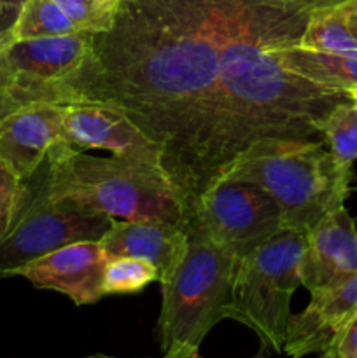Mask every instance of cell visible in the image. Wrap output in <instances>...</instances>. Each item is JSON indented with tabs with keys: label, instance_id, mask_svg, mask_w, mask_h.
I'll return each mask as SVG.
<instances>
[{
	"label": "cell",
	"instance_id": "obj_1",
	"mask_svg": "<svg viewBox=\"0 0 357 358\" xmlns=\"http://www.w3.org/2000/svg\"><path fill=\"white\" fill-rule=\"evenodd\" d=\"M258 0H119L94 34L59 103L98 101L125 112L161 150L184 212L209 192L216 91L224 51Z\"/></svg>",
	"mask_w": 357,
	"mask_h": 358
},
{
	"label": "cell",
	"instance_id": "obj_2",
	"mask_svg": "<svg viewBox=\"0 0 357 358\" xmlns=\"http://www.w3.org/2000/svg\"><path fill=\"white\" fill-rule=\"evenodd\" d=\"M338 0H258L224 51L216 91L209 191L259 140H318L317 126L349 94L290 72L282 51L298 44L314 10Z\"/></svg>",
	"mask_w": 357,
	"mask_h": 358
},
{
	"label": "cell",
	"instance_id": "obj_3",
	"mask_svg": "<svg viewBox=\"0 0 357 358\" xmlns=\"http://www.w3.org/2000/svg\"><path fill=\"white\" fill-rule=\"evenodd\" d=\"M224 180L259 185L279 205L284 229L308 233L322 217L345 205L352 170L336 163L324 140L268 138L252 143Z\"/></svg>",
	"mask_w": 357,
	"mask_h": 358
},
{
	"label": "cell",
	"instance_id": "obj_4",
	"mask_svg": "<svg viewBox=\"0 0 357 358\" xmlns=\"http://www.w3.org/2000/svg\"><path fill=\"white\" fill-rule=\"evenodd\" d=\"M48 166L55 199H66L112 219L184 224L182 205L163 170L114 156H91L66 142L49 150Z\"/></svg>",
	"mask_w": 357,
	"mask_h": 358
},
{
	"label": "cell",
	"instance_id": "obj_5",
	"mask_svg": "<svg viewBox=\"0 0 357 358\" xmlns=\"http://www.w3.org/2000/svg\"><path fill=\"white\" fill-rule=\"evenodd\" d=\"M188 247L177 268L161 283V313L158 336L161 350L174 345L198 348L205 336L230 318L237 255L220 247L189 217L182 224Z\"/></svg>",
	"mask_w": 357,
	"mask_h": 358
},
{
	"label": "cell",
	"instance_id": "obj_6",
	"mask_svg": "<svg viewBox=\"0 0 357 358\" xmlns=\"http://www.w3.org/2000/svg\"><path fill=\"white\" fill-rule=\"evenodd\" d=\"M304 247L307 233L284 229L238 259L234 269L230 318L254 331L261 345L276 353H284Z\"/></svg>",
	"mask_w": 357,
	"mask_h": 358
},
{
	"label": "cell",
	"instance_id": "obj_7",
	"mask_svg": "<svg viewBox=\"0 0 357 358\" xmlns=\"http://www.w3.org/2000/svg\"><path fill=\"white\" fill-rule=\"evenodd\" d=\"M112 217L55 199L49 189L48 157L21 182V194L9 231L0 241V278L49 252L76 241H100Z\"/></svg>",
	"mask_w": 357,
	"mask_h": 358
},
{
	"label": "cell",
	"instance_id": "obj_8",
	"mask_svg": "<svg viewBox=\"0 0 357 358\" xmlns=\"http://www.w3.org/2000/svg\"><path fill=\"white\" fill-rule=\"evenodd\" d=\"M94 34L76 31L56 37L10 42L0 49L6 91L16 103L52 101L90 58Z\"/></svg>",
	"mask_w": 357,
	"mask_h": 358
},
{
	"label": "cell",
	"instance_id": "obj_9",
	"mask_svg": "<svg viewBox=\"0 0 357 358\" xmlns=\"http://www.w3.org/2000/svg\"><path fill=\"white\" fill-rule=\"evenodd\" d=\"M191 217L237 259L245 257L284 231L282 212L275 199L248 182L217 184L200 199Z\"/></svg>",
	"mask_w": 357,
	"mask_h": 358
},
{
	"label": "cell",
	"instance_id": "obj_10",
	"mask_svg": "<svg viewBox=\"0 0 357 358\" xmlns=\"http://www.w3.org/2000/svg\"><path fill=\"white\" fill-rule=\"evenodd\" d=\"M63 142L80 150L102 149L111 156L163 170L161 150L128 115L108 103H62ZM167 173V171H164Z\"/></svg>",
	"mask_w": 357,
	"mask_h": 358
},
{
	"label": "cell",
	"instance_id": "obj_11",
	"mask_svg": "<svg viewBox=\"0 0 357 358\" xmlns=\"http://www.w3.org/2000/svg\"><path fill=\"white\" fill-rule=\"evenodd\" d=\"M107 259L100 241H76L21 266L13 276L28 280L35 289L63 294L76 306H84L104 297L102 280Z\"/></svg>",
	"mask_w": 357,
	"mask_h": 358
},
{
	"label": "cell",
	"instance_id": "obj_12",
	"mask_svg": "<svg viewBox=\"0 0 357 358\" xmlns=\"http://www.w3.org/2000/svg\"><path fill=\"white\" fill-rule=\"evenodd\" d=\"M58 142L62 103L31 101L0 119V163L20 182L34 175Z\"/></svg>",
	"mask_w": 357,
	"mask_h": 358
},
{
	"label": "cell",
	"instance_id": "obj_13",
	"mask_svg": "<svg viewBox=\"0 0 357 358\" xmlns=\"http://www.w3.org/2000/svg\"><path fill=\"white\" fill-rule=\"evenodd\" d=\"M310 304L290 315L284 353L303 358L332 348L357 317V273L328 289L310 292Z\"/></svg>",
	"mask_w": 357,
	"mask_h": 358
},
{
	"label": "cell",
	"instance_id": "obj_14",
	"mask_svg": "<svg viewBox=\"0 0 357 358\" xmlns=\"http://www.w3.org/2000/svg\"><path fill=\"white\" fill-rule=\"evenodd\" d=\"M357 273V227L345 205L322 217L307 233L300 264L301 285L328 289Z\"/></svg>",
	"mask_w": 357,
	"mask_h": 358
},
{
	"label": "cell",
	"instance_id": "obj_15",
	"mask_svg": "<svg viewBox=\"0 0 357 358\" xmlns=\"http://www.w3.org/2000/svg\"><path fill=\"white\" fill-rule=\"evenodd\" d=\"M107 257H133L150 262L163 283L174 273L188 247L184 227L160 219H112L100 238Z\"/></svg>",
	"mask_w": 357,
	"mask_h": 358
},
{
	"label": "cell",
	"instance_id": "obj_16",
	"mask_svg": "<svg viewBox=\"0 0 357 358\" xmlns=\"http://www.w3.org/2000/svg\"><path fill=\"white\" fill-rule=\"evenodd\" d=\"M296 45L318 52H357V0H338L314 10Z\"/></svg>",
	"mask_w": 357,
	"mask_h": 358
},
{
	"label": "cell",
	"instance_id": "obj_17",
	"mask_svg": "<svg viewBox=\"0 0 357 358\" xmlns=\"http://www.w3.org/2000/svg\"><path fill=\"white\" fill-rule=\"evenodd\" d=\"M282 62L296 76L336 93L349 94L357 86V52H318L289 45Z\"/></svg>",
	"mask_w": 357,
	"mask_h": 358
},
{
	"label": "cell",
	"instance_id": "obj_18",
	"mask_svg": "<svg viewBox=\"0 0 357 358\" xmlns=\"http://www.w3.org/2000/svg\"><path fill=\"white\" fill-rule=\"evenodd\" d=\"M317 131L336 163L352 170L354 161H357V100L346 98L335 105L317 126Z\"/></svg>",
	"mask_w": 357,
	"mask_h": 358
},
{
	"label": "cell",
	"instance_id": "obj_19",
	"mask_svg": "<svg viewBox=\"0 0 357 358\" xmlns=\"http://www.w3.org/2000/svg\"><path fill=\"white\" fill-rule=\"evenodd\" d=\"M76 31L80 30L56 6L55 0H28L14 24L9 44L30 38L69 35Z\"/></svg>",
	"mask_w": 357,
	"mask_h": 358
},
{
	"label": "cell",
	"instance_id": "obj_20",
	"mask_svg": "<svg viewBox=\"0 0 357 358\" xmlns=\"http://www.w3.org/2000/svg\"><path fill=\"white\" fill-rule=\"evenodd\" d=\"M160 282V273L150 262L133 257H108L104 268V296L136 294L149 283Z\"/></svg>",
	"mask_w": 357,
	"mask_h": 358
},
{
	"label": "cell",
	"instance_id": "obj_21",
	"mask_svg": "<svg viewBox=\"0 0 357 358\" xmlns=\"http://www.w3.org/2000/svg\"><path fill=\"white\" fill-rule=\"evenodd\" d=\"M80 31L102 34L114 23L119 0H55Z\"/></svg>",
	"mask_w": 357,
	"mask_h": 358
},
{
	"label": "cell",
	"instance_id": "obj_22",
	"mask_svg": "<svg viewBox=\"0 0 357 358\" xmlns=\"http://www.w3.org/2000/svg\"><path fill=\"white\" fill-rule=\"evenodd\" d=\"M21 194V182L0 163V241L9 231Z\"/></svg>",
	"mask_w": 357,
	"mask_h": 358
},
{
	"label": "cell",
	"instance_id": "obj_23",
	"mask_svg": "<svg viewBox=\"0 0 357 358\" xmlns=\"http://www.w3.org/2000/svg\"><path fill=\"white\" fill-rule=\"evenodd\" d=\"M27 2L28 0H0V49L9 44L14 24Z\"/></svg>",
	"mask_w": 357,
	"mask_h": 358
},
{
	"label": "cell",
	"instance_id": "obj_24",
	"mask_svg": "<svg viewBox=\"0 0 357 358\" xmlns=\"http://www.w3.org/2000/svg\"><path fill=\"white\" fill-rule=\"evenodd\" d=\"M336 358H357V317L350 322L332 348Z\"/></svg>",
	"mask_w": 357,
	"mask_h": 358
},
{
	"label": "cell",
	"instance_id": "obj_25",
	"mask_svg": "<svg viewBox=\"0 0 357 358\" xmlns=\"http://www.w3.org/2000/svg\"><path fill=\"white\" fill-rule=\"evenodd\" d=\"M163 358H202L198 348L191 345H174L164 352Z\"/></svg>",
	"mask_w": 357,
	"mask_h": 358
},
{
	"label": "cell",
	"instance_id": "obj_26",
	"mask_svg": "<svg viewBox=\"0 0 357 358\" xmlns=\"http://www.w3.org/2000/svg\"><path fill=\"white\" fill-rule=\"evenodd\" d=\"M18 107H21V105L16 103V101H14L9 94L4 93V91L0 90V119H2L4 115L9 114V112H13L14 108H18Z\"/></svg>",
	"mask_w": 357,
	"mask_h": 358
},
{
	"label": "cell",
	"instance_id": "obj_27",
	"mask_svg": "<svg viewBox=\"0 0 357 358\" xmlns=\"http://www.w3.org/2000/svg\"><path fill=\"white\" fill-rule=\"evenodd\" d=\"M318 358H336L335 353H332V350H326V352L321 353V357Z\"/></svg>",
	"mask_w": 357,
	"mask_h": 358
},
{
	"label": "cell",
	"instance_id": "obj_28",
	"mask_svg": "<svg viewBox=\"0 0 357 358\" xmlns=\"http://www.w3.org/2000/svg\"><path fill=\"white\" fill-rule=\"evenodd\" d=\"M265 346H262V348L261 350H259V352L258 353H255V355L254 357H252V358H268V357H266V353H265Z\"/></svg>",
	"mask_w": 357,
	"mask_h": 358
},
{
	"label": "cell",
	"instance_id": "obj_29",
	"mask_svg": "<svg viewBox=\"0 0 357 358\" xmlns=\"http://www.w3.org/2000/svg\"><path fill=\"white\" fill-rule=\"evenodd\" d=\"M0 90L4 91V93H7L6 91V83H4V76H2V70H0Z\"/></svg>",
	"mask_w": 357,
	"mask_h": 358
},
{
	"label": "cell",
	"instance_id": "obj_30",
	"mask_svg": "<svg viewBox=\"0 0 357 358\" xmlns=\"http://www.w3.org/2000/svg\"><path fill=\"white\" fill-rule=\"evenodd\" d=\"M349 96L354 98V100H357V86L352 87V90L349 91Z\"/></svg>",
	"mask_w": 357,
	"mask_h": 358
},
{
	"label": "cell",
	"instance_id": "obj_31",
	"mask_svg": "<svg viewBox=\"0 0 357 358\" xmlns=\"http://www.w3.org/2000/svg\"><path fill=\"white\" fill-rule=\"evenodd\" d=\"M88 358H115V357H107V355H93V357H88Z\"/></svg>",
	"mask_w": 357,
	"mask_h": 358
}]
</instances>
